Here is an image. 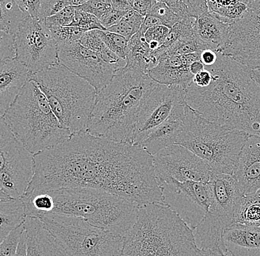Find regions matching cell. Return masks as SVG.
<instances>
[{
  "label": "cell",
  "mask_w": 260,
  "mask_h": 256,
  "mask_svg": "<svg viewBox=\"0 0 260 256\" xmlns=\"http://www.w3.org/2000/svg\"><path fill=\"white\" fill-rule=\"evenodd\" d=\"M29 76L27 68L15 58L0 62V117L14 103Z\"/></svg>",
  "instance_id": "19"
},
{
  "label": "cell",
  "mask_w": 260,
  "mask_h": 256,
  "mask_svg": "<svg viewBox=\"0 0 260 256\" xmlns=\"http://www.w3.org/2000/svg\"><path fill=\"white\" fill-rule=\"evenodd\" d=\"M211 193V205L201 221L194 227L200 249L225 254L222 246L224 231L236 223L237 210L244 194L234 175L211 172L208 182Z\"/></svg>",
  "instance_id": "10"
},
{
  "label": "cell",
  "mask_w": 260,
  "mask_h": 256,
  "mask_svg": "<svg viewBox=\"0 0 260 256\" xmlns=\"http://www.w3.org/2000/svg\"><path fill=\"white\" fill-rule=\"evenodd\" d=\"M213 80V76L211 72L207 69L201 71V72L195 75L193 79V83L197 87L201 88L209 87Z\"/></svg>",
  "instance_id": "47"
},
{
  "label": "cell",
  "mask_w": 260,
  "mask_h": 256,
  "mask_svg": "<svg viewBox=\"0 0 260 256\" xmlns=\"http://www.w3.org/2000/svg\"><path fill=\"white\" fill-rule=\"evenodd\" d=\"M99 33L108 49L113 51L122 59L126 60L129 42L126 38L107 30H99Z\"/></svg>",
  "instance_id": "33"
},
{
  "label": "cell",
  "mask_w": 260,
  "mask_h": 256,
  "mask_svg": "<svg viewBox=\"0 0 260 256\" xmlns=\"http://www.w3.org/2000/svg\"><path fill=\"white\" fill-rule=\"evenodd\" d=\"M198 256H229L226 254L219 253V252H212V251H205L201 249Z\"/></svg>",
  "instance_id": "53"
},
{
  "label": "cell",
  "mask_w": 260,
  "mask_h": 256,
  "mask_svg": "<svg viewBox=\"0 0 260 256\" xmlns=\"http://www.w3.org/2000/svg\"><path fill=\"white\" fill-rule=\"evenodd\" d=\"M3 118L32 155L53 148L72 135L59 124L46 97L32 81L24 84Z\"/></svg>",
  "instance_id": "6"
},
{
  "label": "cell",
  "mask_w": 260,
  "mask_h": 256,
  "mask_svg": "<svg viewBox=\"0 0 260 256\" xmlns=\"http://www.w3.org/2000/svg\"><path fill=\"white\" fill-rule=\"evenodd\" d=\"M112 8L121 12L127 13L133 11L130 6L129 0H110Z\"/></svg>",
  "instance_id": "50"
},
{
  "label": "cell",
  "mask_w": 260,
  "mask_h": 256,
  "mask_svg": "<svg viewBox=\"0 0 260 256\" xmlns=\"http://www.w3.org/2000/svg\"><path fill=\"white\" fill-rule=\"evenodd\" d=\"M48 100L58 122L71 134L87 131L97 92L92 86L58 64L29 76Z\"/></svg>",
  "instance_id": "7"
},
{
  "label": "cell",
  "mask_w": 260,
  "mask_h": 256,
  "mask_svg": "<svg viewBox=\"0 0 260 256\" xmlns=\"http://www.w3.org/2000/svg\"><path fill=\"white\" fill-rule=\"evenodd\" d=\"M16 256H27V242H26L25 231L23 232L22 236H21Z\"/></svg>",
  "instance_id": "51"
},
{
  "label": "cell",
  "mask_w": 260,
  "mask_h": 256,
  "mask_svg": "<svg viewBox=\"0 0 260 256\" xmlns=\"http://www.w3.org/2000/svg\"><path fill=\"white\" fill-rule=\"evenodd\" d=\"M34 155L24 148L0 117V188L11 199H21L34 175Z\"/></svg>",
  "instance_id": "11"
},
{
  "label": "cell",
  "mask_w": 260,
  "mask_h": 256,
  "mask_svg": "<svg viewBox=\"0 0 260 256\" xmlns=\"http://www.w3.org/2000/svg\"><path fill=\"white\" fill-rule=\"evenodd\" d=\"M230 28L231 25L209 11L195 21L194 37L207 49L218 53L227 42Z\"/></svg>",
  "instance_id": "23"
},
{
  "label": "cell",
  "mask_w": 260,
  "mask_h": 256,
  "mask_svg": "<svg viewBox=\"0 0 260 256\" xmlns=\"http://www.w3.org/2000/svg\"><path fill=\"white\" fill-rule=\"evenodd\" d=\"M76 7L68 6L56 15L45 19V23L49 30L56 27H67L72 25L74 19Z\"/></svg>",
  "instance_id": "39"
},
{
  "label": "cell",
  "mask_w": 260,
  "mask_h": 256,
  "mask_svg": "<svg viewBox=\"0 0 260 256\" xmlns=\"http://www.w3.org/2000/svg\"><path fill=\"white\" fill-rule=\"evenodd\" d=\"M59 64L94 87L97 93L105 88L116 74L113 66L107 64L100 54L83 47L79 42L58 43Z\"/></svg>",
  "instance_id": "15"
},
{
  "label": "cell",
  "mask_w": 260,
  "mask_h": 256,
  "mask_svg": "<svg viewBox=\"0 0 260 256\" xmlns=\"http://www.w3.org/2000/svg\"><path fill=\"white\" fill-rule=\"evenodd\" d=\"M128 13V12H127ZM126 13L121 12V11H116L113 8L107 11L105 15L100 19L101 23L102 26L108 30L110 27L118 25L123 17L126 15Z\"/></svg>",
  "instance_id": "45"
},
{
  "label": "cell",
  "mask_w": 260,
  "mask_h": 256,
  "mask_svg": "<svg viewBox=\"0 0 260 256\" xmlns=\"http://www.w3.org/2000/svg\"><path fill=\"white\" fill-rule=\"evenodd\" d=\"M15 59L34 75L59 64L58 46L45 21L27 17L14 35Z\"/></svg>",
  "instance_id": "12"
},
{
  "label": "cell",
  "mask_w": 260,
  "mask_h": 256,
  "mask_svg": "<svg viewBox=\"0 0 260 256\" xmlns=\"http://www.w3.org/2000/svg\"><path fill=\"white\" fill-rule=\"evenodd\" d=\"M32 160L34 175L25 196L88 188L139 206L166 202L164 188L154 176L152 156L136 145L95 137L84 131L34 155Z\"/></svg>",
  "instance_id": "1"
},
{
  "label": "cell",
  "mask_w": 260,
  "mask_h": 256,
  "mask_svg": "<svg viewBox=\"0 0 260 256\" xmlns=\"http://www.w3.org/2000/svg\"><path fill=\"white\" fill-rule=\"evenodd\" d=\"M218 53L260 71V0L248 1L246 14L231 25L227 42Z\"/></svg>",
  "instance_id": "13"
},
{
  "label": "cell",
  "mask_w": 260,
  "mask_h": 256,
  "mask_svg": "<svg viewBox=\"0 0 260 256\" xmlns=\"http://www.w3.org/2000/svg\"><path fill=\"white\" fill-rule=\"evenodd\" d=\"M199 60L200 55L197 53L186 56L162 54L158 64L151 69L148 75L157 84L180 87L186 90L194 79V76L190 72L189 66Z\"/></svg>",
  "instance_id": "17"
},
{
  "label": "cell",
  "mask_w": 260,
  "mask_h": 256,
  "mask_svg": "<svg viewBox=\"0 0 260 256\" xmlns=\"http://www.w3.org/2000/svg\"><path fill=\"white\" fill-rule=\"evenodd\" d=\"M157 84L147 74L125 66L97 93L87 132L95 137L133 145L138 113Z\"/></svg>",
  "instance_id": "3"
},
{
  "label": "cell",
  "mask_w": 260,
  "mask_h": 256,
  "mask_svg": "<svg viewBox=\"0 0 260 256\" xmlns=\"http://www.w3.org/2000/svg\"><path fill=\"white\" fill-rule=\"evenodd\" d=\"M149 15L157 18L161 22L162 25L170 29L180 20L162 1H155Z\"/></svg>",
  "instance_id": "36"
},
{
  "label": "cell",
  "mask_w": 260,
  "mask_h": 256,
  "mask_svg": "<svg viewBox=\"0 0 260 256\" xmlns=\"http://www.w3.org/2000/svg\"><path fill=\"white\" fill-rule=\"evenodd\" d=\"M26 215L21 199L0 201V243L16 228L23 225Z\"/></svg>",
  "instance_id": "25"
},
{
  "label": "cell",
  "mask_w": 260,
  "mask_h": 256,
  "mask_svg": "<svg viewBox=\"0 0 260 256\" xmlns=\"http://www.w3.org/2000/svg\"><path fill=\"white\" fill-rule=\"evenodd\" d=\"M157 25H162L160 21L157 18L149 14L146 17H144V22H143L142 25H141L140 32L144 34L148 29Z\"/></svg>",
  "instance_id": "49"
},
{
  "label": "cell",
  "mask_w": 260,
  "mask_h": 256,
  "mask_svg": "<svg viewBox=\"0 0 260 256\" xmlns=\"http://www.w3.org/2000/svg\"><path fill=\"white\" fill-rule=\"evenodd\" d=\"M249 134L211 122L185 105L183 127L175 144L203 160L213 174L233 175Z\"/></svg>",
  "instance_id": "8"
},
{
  "label": "cell",
  "mask_w": 260,
  "mask_h": 256,
  "mask_svg": "<svg viewBox=\"0 0 260 256\" xmlns=\"http://www.w3.org/2000/svg\"><path fill=\"white\" fill-rule=\"evenodd\" d=\"M186 102L179 103L174 107L169 118L150 133L138 147L154 156L162 149L175 144L183 127Z\"/></svg>",
  "instance_id": "20"
},
{
  "label": "cell",
  "mask_w": 260,
  "mask_h": 256,
  "mask_svg": "<svg viewBox=\"0 0 260 256\" xmlns=\"http://www.w3.org/2000/svg\"><path fill=\"white\" fill-rule=\"evenodd\" d=\"M16 2L20 9L29 17L39 19L41 0H16Z\"/></svg>",
  "instance_id": "44"
},
{
  "label": "cell",
  "mask_w": 260,
  "mask_h": 256,
  "mask_svg": "<svg viewBox=\"0 0 260 256\" xmlns=\"http://www.w3.org/2000/svg\"><path fill=\"white\" fill-rule=\"evenodd\" d=\"M234 176L244 195L260 189V135H249L239 155Z\"/></svg>",
  "instance_id": "18"
},
{
  "label": "cell",
  "mask_w": 260,
  "mask_h": 256,
  "mask_svg": "<svg viewBox=\"0 0 260 256\" xmlns=\"http://www.w3.org/2000/svg\"><path fill=\"white\" fill-rule=\"evenodd\" d=\"M15 57L14 35L0 31V62Z\"/></svg>",
  "instance_id": "43"
},
{
  "label": "cell",
  "mask_w": 260,
  "mask_h": 256,
  "mask_svg": "<svg viewBox=\"0 0 260 256\" xmlns=\"http://www.w3.org/2000/svg\"><path fill=\"white\" fill-rule=\"evenodd\" d=\"M99 30H93L85 32L79 40V43L91 51L98 53H102L107 48V46L101 38Z\"/></svg>",
  "instance_id": "41"
},
{
  "label": "cell",
  "mask_w": 260,
  "mask_h": 256,
  "mask_svg": "<svg viewBox=\"0 0 260 256\" xmlns=\"http://www.w3.org/2000/svg\"><path fill=\"white\" fill-rule=\"evenodd\" d=\"M196 19L193 18H188L179 21L176 25L173 26L170 29V33L164 45L156 50L157 55L160 56L166 51L171 45H173L175 42L181 39L187 38L194 35V25Z\"/></svg>",
  "instance_id": "30"
},
{
  "label": "cell",
  "mask_w": 260,
  "mask_h": 256,
  "mask_svg": "<svg viewBox=\"0 0 260 256\" xmlns=\"http://www.w3.org/2000/svg\"><path fill=\"white\" fill-rule=\"evenodd\" d=\"M144 17L135 11H129L123 17L118 25L110 27L107 31L118 34L126 38L128 41L141 30Z\"/></svg>",
  "instance_id": "31"
},
{
  "label": "cell",
  "mask_w": 260,
  "mask_h": 256,
  "mask_svg": "<svg viewBox=\"0 0 260 256\" xmlns=\"http://www.w3.org/2000/svg\"><path fill=\"white\" fill-rule=\"evenodd\" d=\"M207 3L209 12L231 25L241 19L248 11V1H207Z\"/></svg>",
  "instance_id": "27"
},
{
  "label": "cell",
  "mask_w": 260,
  "mask_h": 256,
  "mask_svg": "<svg viewBox=\"0 0 260 256\" xmlns=\"http://www.w3.org/2000/svg\"><path fill=\"white\" fill-rule=\"evenodd\" d=\"M206 50H208L207 48L200 43L193 35L175 42L162 54L168 56H186L198 52L201 53Z\"/></svg>",
  "instance_id": "32"
},
{
  "label": "cell",
  "mask_w": 260,
  "mask_h": 256,
  "mask_svg": "<svg viewBox=\"0 0 260 256\" xmlns=\"http://www.w3.org/2000/svg\"><path fill=\"white\" fill-rule=\"evenodd\" d=\"M182 87L157 84L141 106L136 121L133 145H139L157 126L164 123L179 103L185 102Z\"/></svg>",
  "instance_id": "16"
},
{
  "label": "cell",
  "mask_w": 260,
  "mask_h": 256,
  "mask_svg": "<svg viewBox=\"0 0 260 256\" xmlns=\"http://www.w3.org/2000/svg\"><path fill=\"white\" fill-rule=\"evenodd\" d=\"M24 231L23 225L11 232L6 239L0 243V256H16L21 236Z\"/></svg>",
  "instance_id": "38"
},
{
  "label": "cell",
  "mask_w": 260,
  "mask_h": 256,
  "mask_svg": "<svg viewBox=\"0 0 260 256\" xmlns=\"http://www.w3.org/2000/svg\"><path fill=\"white\" fill-rule=\"evenodd\" d=\"M156 180L162 188L170 180L207 183L211 171L200 157L182 145L173 144L152 156Z\"/></svg>",
  "instance_id": "14"
},
{
  "label": "cell",
  "mask_w": 260,
  "mask_h": 256,
  "mask_svg": "<svg viewBox=\"0 0 260 256\" xmlns=\"http://www.w3.org/2000/svg\"><path fill=\"white\" fill-rule=\"evenodd\" d=\"M53 39L58 43H73L79 42L85 32L79 27L73 26L56 27L50 29Z\"/></svg>",
  "instance_id": "35"
},
{
  "label": "cell",
  "mask_w": 260,
  "mask_h": 256,
  "mask_svg": "<svg viewBox=\"0 0 260 256\" xmlns=\"http://www.w3.org/2000/svg\"><path fill=\"white\" fill-rule=\"evenodd\" d=\"M217 59V53L214 50L208 49L201 53V61L205 66L214 65Z\"/></svg>",
  "instance_id": "48"
},
{
  "label": "cell",
  "mask_w": 260,
  "mask_h": 256,
  "mask_svg": "<svg viewBox=\"0 0 260 256\" xmlns=\"http://www.w3.org/2000/svg\"><path fill=\"white\" fill-rule=\"evenodd\" d=\"M155 0H129L133 11H136L143 17H146L150 13Z\"/></svg>",
  "instance_id": "46"
},
{
  "label": "cell",
  "mask_w": 260,
  "mask_h": 256,
  "mask_svg": "<svg viewBox=\"0 0 260 256\" xmlns=\"http://www.w3.org/2000/svg\"><path fill=\"white\" fill-rule=\"evenodd\" d=\"M79 8L84 12L95 16L100 20L105 13L112 9V6L110 0H89Z\"/></svg>",
  "instance_id": "42"
},
{
  "label": "cell",
  "mask_w": 260,
  "mask_h": 256,
  "mask_svg": "<svg viewBox=\"0 0 260 256\" xmlns=\"http://www.w3.org/2000/svg\"><path fill=\"white\" fill-rule=\"evenodd\" d=\"M68 6H71L70 0H41L39 20L45 21Z\"/></svg>",
  "instance_id": "40"
},
{
  "label": "cell",
  "mask_w": 260,
  "mask_h": 256,
  "mask_svg": "<svg viewBox=\"0 0 260 256\" xmlns=\"http://www.w3.org/2000/svg\"><path fill=\"white\" fill-rule=\"evenodd\" d=\"M24 226L27 256H70L38 218L26 217Z\"/></svg>",
  "instance_id": "22"
},
{
  "label": "cell",
  "mask_w": 260,
  "mask_h": 256,
  "mask_svg": "<svg viewBox=\"0 0 260 256\" xmlns=\"http://www.w3.org/2000/svg\"><path fill=\"white\" fill-rule=\"evenodd\" d=\"M71 26L79 27L84 32L93 30H107L97 17L89 13L84 12L79 7H76L74 19Z\"/></svg>",
  "instance_id": "34"
},
{
  "label": "cell",
  "mask_w": 260,
  "mask_h": 256,
  "mask_svg": "<svg viewBox=\"0 0 260 256\" xmlns=\"http://www.w3.org/2000/svg\"><path fill=\"white\" fill-rule=\"evenodd\" d=\"M236 223L260 228V189L243 196L237 210Z\"/></svg>",
  "instance_id": "29"
},
{
  "label": "cell",
  "mask_w": 260,
  "mask_h": 256,
  "mask_svg": "<svg viewBox=\"0 0 260 256\" xmlns=\"http://www.w3.org/2000/svg\"><path fill=\"white\" fill-rule=\"evenodd\" d=\"M204 64L201 62V61H194V62H193L189 66L190 72H191V74L194 76L195 75L201 72V71L204 70Z\"/></svg>",
  "instance_id": "52"
},
{
  "label": "cell",
  "mask_w": 260,
  "mask_h": 256,
  "mask_svg": "<svg viewBox=\"0 0 260 256\" xmlns=\"http://www.w3.org/2000/svg\"><path fill=\"white\" fill-rule=\"evenodd\" d=\"M170 29L164 25L154 26L148 29L144 33V38L149 48L153 51L158 50L164 45Z\"/></svg>",
  "instance_id": "37"
},
{
  "label": "cell",
  "mask_w": 260,
  "mask_h": 256,
  "mask_svg": "<svg viewBox=\"0 0 260 256\" xmlns=\"http://www.w3.org/2000/svg\"><path fill=\"white\" fill-rule=\"evenodd\" d=\"M9 199H11V197H8L7 194L0 188V201H7Z\"/></svg>",
  "instance_id": "55"
},
{
  "label": "cell",
  "mask_w": 260,
  "mask_h": 256,
  "mask_svg": "<svg viewBox=\"0 0 260 256\" xmlns=\"http://www.w3.org/2000/svg\"><path fill=\"white\" fill-rule=\"evenodd\" d=\"M194 229L167 202L139 207L120 256H198Z\"/></svg>",
  "instance_id": "4"
},
{
  "label": "cell",
  "mask_w": 260,
  "mask_h": 256,
  "mask_svg": "<svg viewBox=\"0 0 260 256\" xmlns=\"http://www.w3.org/2000/svg\"><path fill=\"white\" fill-rule=\"evenodd\" d=\"M166 186H170L173 188L176 194L186 197L197 206L202 208L205 212L209 210L211 205V193L208 182L195 181L180 182L172 179L169 181Z\"/></svg>",
  "instance_id": "26"
},
{
  "label": "cell",
  "mask_w": 260,
  "mask_h": 256,
  "mask_svg": "<svg viewBox=\"0 0 260 256\" xmlns=\"http://www.w3.org/2000/svg\"><path fill=\"white\" fill-rule=\"evenodd\" d=\"M126 61V67L148 74L151 69L158 64L159 56L157 52L150 49L144 33L139 31L128 42Z\"/></svg>",
  "instance_id": "24"
},
{
  "label": "cell",
  "mask_w": 260,
  "mask_h": 256,
  "mask_svg": "<svg viewBox=\"0 0 260 256\" xmlns=\"http://www.w3.org/2000/svg\"><path fill=\"white\" fill-rule=\"evenodd\" d=\"M29 17L23 12L16 0H0V31L14 35L21 23Z\"/></svg>",
  "instance_id": "28"
},
{
  "label": "cell",
  "mask_w": 260,
  "mask_h": 256,
  "mask_svg": "<svg viewBox=\"0 0 260 256\" xmlns=\"http://www.w3.org/2000/svg\"><path fill=\"white\" fill-rule=\"evenodd\" d=\"M48 193L53 199L52 213L83 218L120 237L124 238L137 220L139 205L105 191L76 188Z\"/></svg>",
  "instance_id": "5"
},
{
  "label": "cell",
  "mask_w": 260,
  "mask_h": 256,
  "mask_svg": "<svg viewBox=\"0 0 260 256\" xmlns=\"http://www.w3.org/2000/svg\"><path fill=\"white\" fill-rule=\"evenodd\" d=\"M222 242L232 256H260V228L235 223L224 231Z\"/></svg>",
  "instance_id": "21"
},
{
  "label": "cell",
  "mask_w": 260,
  "mask_h": 256,
  "mask_svg": "<svg viewBox=\"0 0 260 256\" xmlns=\"http://www.w3.org/2000/svg\"><path fill=\"white\" fill-rule=\"evenodd\" d=\"M40 220L70 256H120L123 238L90 225L83 218L58 213Z\"/></svg>",
  "instance_id": "9"
},
{
  "label": "cell",
  "mask_w": 260,
  "mask_h": 256,
  "mask_svg": "<svg viewBox=\"0 0 260 256\" xmlns=\"http://www.w3.org/2000/svg\"><path fill=\"white\" fill-rule=\"evenodd\" d=\"M251 75L253 80L260 86V71L251 70Z\"/></svg>",
  "instance_id": "54"
},
{
  "label": "cell",
  "mask_w": 260,
  "mask_h": 256,
  "mask_svg": "<svg viewBox=\"0 0 260 256\" xmlns=\"http://www.w3.org/2000/svg\"><path fill=\"white\" fill-rule=\"evenodd\" d=\"M205 69L212 82L205 88L192 82L186 90V104L214 124L260 135V86L251 69L219 53L215 64Z\"/></svg>",
  "instance_id": "2"
}]
</instances>
